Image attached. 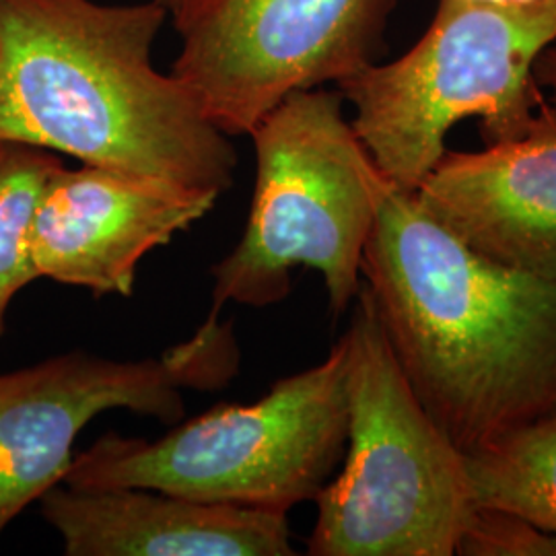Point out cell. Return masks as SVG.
I'll return each mask as SVG.
<instances>
[{
    "mask_svg": "<svg viewBox=\"0 0 556 556\" xmlns=\"http://www.w3.org/2000/svg\"><path fill=\"white\" fill-rule=\"evenodd\" d=\"M361 277L420 404L466 456L555 415V280L480 256L390 181Z\"/></svg>",
    "mask_w": 556,
    "mask_h": 556,
    "instance_id": "obj_1",
    "label": "cell"
},
{
    "mask_svg": "<svg viewBox=\"0 0 556 556\" xmlns=\"http://www.w3.org/2000/svg\"><path fill=\"white\" fill-rule=\"evenodd\" d=\"M167 17L157 0H0V140L229 190L236 147L188 85L153 66Z\"/></svg>",
    "mask_w": 556,
    "mask_h": 556,
    "instance_id": "obj_2",
    "label": "cell"
},
{
    "mask_svg": "<svg viewBox=\"0 0 556 556\" xmlns=\"http://www.w3.org/2000/svg\"><path fill=\"white\" fill-rule=\"evenodd\" d=\"M349 330V435L324 486L312 556H454L477 509L468 456L420 404L361 285Z\"/></svg>",
    "mask_w": 556,
    "mask_h": 556,
    "instance_id": "obj_3",
    "label": "cell"
},
{
    "mask_svg": "<svg viewBox=\"0 0 556 556\" xmlns=\"http://www.w3.org/2000/svg\"><path fill=\"white\" fill-rule=\"evenodd\" d=\"M556 43V0H441L404 56L338 83L351 124L390 184L417 192L447 153L452 126L480 119L486 144L519 139L546 105L540 56Z\"/></svg>",
    "mask_w": 556,
    "mask_h": 556,
    "instance_id": "obj_4",
    "label": "cell"
},
{
    "mask_svg": "<svg viewBox=\"0 0 556 556\" xmlns=\"http://www.w3.org/2000/svg\"><path fill=\"white\" fill-rule=\"evenodd\" d=\"M256 184L245 231L213 266V307H268L291 293L293 270L324 280L334 316L363 285L361 264L388 184L344 116L340 91L309 89L280 101L248 135Z\"/></svg>",
    "mask_w": 556,
    "mask_h": 556,
    "instance_id": "obj_5",
    "label": "cell"
},
{
    "mask_svg": "<svg viewBox=\"0 0 556 556\" xmlns=\"http://www.w3.org/2000/svg\"><path fill=\"white\" fill-rule=\"evenodd\" d=\"M346 435V365L338 340L319 365L278 379L252 404H220L157 441L105 433L75 456L62 484L157 489L289 514L332 480Z\"/></svg>",
    "mask_w": 556,
    "mask_h": 556,
    "instance_id": "obj_6",
    "label": "cell"
},
{
    "mask_svg": "<svg viewBox=\"0 0 556 556\" xmlns=\"http://www.w3.org/2000/svg\"><path fill=\"white\" fill-rule=\"evenodd\" d=\"M396 0H190L172 75L227 137H248L298 91L376 64Z\"/></svg>",
    "mask_w": 556,
    "mask_h": 556,
    "instance_id": "obj_7",
    "label": "cell"
},
{
    "mask_svg": "<svg viewBox=\"0 0 556 556\" xmlns=\"http://www.w3.org/2000/svg\"><path fill=\"white\" fill-rule=\"evenodd\" d=\"M211 309L194 337L142 361L71 351L0 376V536L62 484L80 431L105 410L178 422L184 390H219L239 369L233 324Z\"/></svg>",
    "mask_w": 556,
    "mask_h": 556,
    "instance_id": "obj_8",
    "label": "cell"
},
{
    "mask_svg": "<svg viewBox=\"0 0 556 556\" xmlns=\"http://www.w3.org/2000/svg\"><path fill=\"white\" fill-rule=\"evenodd\" d=\"M213 190L98 165L60 167L31 225L38 277L130 298L140 260L206 217Z\"/></svg>",
    "mask_w": 556,
    "mask_h": 556,
    "instance_id": "obj_9",
    "label": "cell"
},
{
    "mask_svg": "<svg viewBox=\"0 0 556 556\" xmlns=\"http://www.w3.org/2000/svg\"><path fill=\"white\" fill-rule=\"evenodd\" d=\"M418 202L470 250L556 282V108L523 137L477 153H445Z\"/></svg>",
    "mask_w": 556,
    "mask_h": 556,
    "instance_id": "obj_10",
    "label": "cell"
},
{
    "mask_svg": "<svg viewBox=\"0 0 556 556\" xmlns=\"http://www.w3.org/2000/svg\"><path fill=\"white\" fill-rule=\"evenodd\" d=\"M41 516L66 556H291L287 514L157 489H50Z\"/></svg>",
    "mask_w": 556,
    "mask_h": 556,
    "instance_id": "obj_11",
    "label": "cell"
},
{
    "mask_svg": "<svg viewBox=\"0 0 556 556\" xmlns=\"http://www.w3.org/2000/svg\"><path fill=\"white\" fill-rule=\"evenodd\" d=\"M468 472L477 505L514 511L556 536V415L468 456Z\"/></svg>",
    "mask_w": 556,
    "mask_h": 556,
    "instance_id": "obj_12",
    "label": "cell"
},
{
    "mask_svg": "<svg viewBox=\"0 0 556 556\" xmlns=\"http://www.w3.org/2000/svg\"><path fill=\"white\" fill-rule=\"evenodd\" d=\"M62 165L52 151L0 140V337L13 298L40 278L31 260V225Z\"/></svg>",
    "mask_w": 556,
    "mask_h": 556,
    "instance_id": "obj_13",
    "label": "cell"
},
{
    "mask_svg": "<svg viewBox=\"0 0 556 556\" xmlns=\"http://www.w3.org/2000/svg\"><path fill=\"white\" fill-rule=\"evenodd\" d=\"M456 555L556 556V536L514 511L477 505Z\"/></svg>",
    "mask_w": 556,
    "mask_h": 556,
    "instance_id": "obj_14",
    "label": "cell"
},
{
    "mask_svg": "<svg viewBox=\"0 0 556 556\" xmlns=\"http://www.w3.org/2000/svg\"><path fill=\"white\" fill-rule=\"evenodd\" d=\"M538 85L551 89V105L556 108V43L551 46L536 64Z\"/></svg>",
    "mask_w": 556,
    "mask_h": 556,
    "instance_id": "obj_15",
    "label": "cell"
},
{
    "mask_svg": "<svg viewBox=\"0 0 556 556\" xmlns=\"http://www.w3.org/2000/svg\"><path fill=\"white\" fill-rule=\"evenodd\" d=\"M157 2H161V4L169 11V17H172V15H176L179 9H181L186 2H190V0H157Z\"/></svg>",
    "mask_w": 556,
    "mask_h": 556,
    "instance_id": "obj_16",
    "label": "cell"
},
{
    "mask_svg": "<svg viewBox=\"0 0 556 556\" xmlns=\"http://www.w3.org/2000/svg\"><path fill=\"white\" fill-rule=\"evenodd\" d=\"M482 2H501V4H519V2H536V0H482Z\"/></svg>",
    "mask_w": 556,
    "mask_h": 556,
    "instance_id": "obj_17",
    "label": "cell"
},
{
    "mask_svg": "<svg viewBox=\"0 0 556 556\" xmlns=\"http://www.w3.org/2000/svg\"><path fill=\"white\" fill-rule=\"evenodd\" d=\"M555 415H556V410H555Z\"/></svg>",
    "mask_w": 556,
    "mask_h": 556,
    "instance_id": "obj_18",
    "label": "cell"
}]
</instances>
